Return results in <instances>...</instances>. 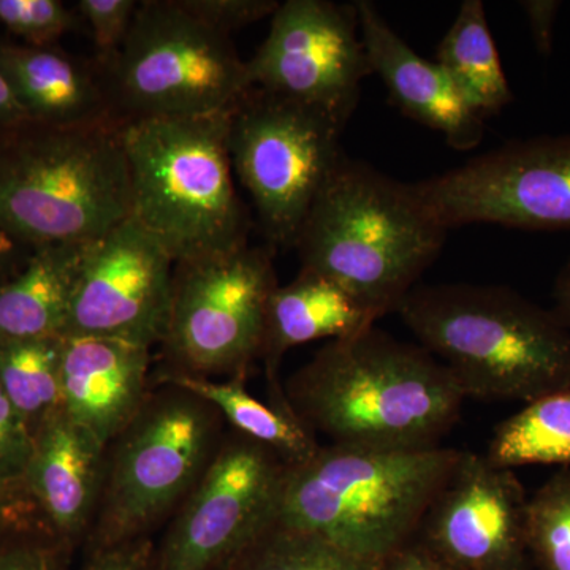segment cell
Returning a JSON list of instances; mask_svg holds the SVG:
<instances>
[{
	"label": "cell",
	"mask_w": 570,
	"mask_h": 570,
	"mask_svg": "<svg viewBox=\"0 0 570 570\" xmlns=\"http://www.w3.org/2000/svg\"><path fill=\"white\" fill-rule=\"evenodd\" d=\"M284 393L316 436L379 450L441 448L466 400L436 356L376 325L328 341L285 381Z\"/></svg>",
	"instance_id": "1"
},
{
	"label": "cell",
	"mask_w": 570,
	"mask_h": 570,
	"mask_svg": "<svg viewBox=\"0 0 570 570\" xmlns=\"http://www.w3.org/2000/svg\"><path fill=\"white\" fill-rule=\"evenodd\" d=\"M464 396L531 403L570 390V332L505 285H417L396 311Z\"/></svg>",
	"instance_id": "2"
},
{
	"label": "cell",
	"mask_w": 570,
	"mask_h": 570,
	"mask_svg": "<svg viewBox=\"0 0 570 570\" xmlns=\"http://www.w3.org/2000/svg\"><path fill=\"white\" fill-rule=\"evenodd\" d=\"M448 232L420 208L407 183L346 156L294 247L302 269L332 279L377 322L417 287Z\"/></svg>",
	"instance_id": "3"
},
{
	"label": "cell",
	"mask_w": 570,
	"mask_h": 570,
	"mask_svg": "<svg viewBox=\"0 0 570 570\" xmlns=\"http://www.w3.org/2000/svg\"><path fill=\"white\" fill-rule=\"evenodd\" d=\"M122 126L0 129V232L22 246L89 243L129 219Z\"/></svg>",
	"instance_id": "4"
},
{
	"label": "cell",
	"mask_w": 570,
	"mask_h": 570,
	"mask_svg": "<svg viewBox=\"0 0 570 570\" xmlns=\"http://www.w3.org/2000/svg\"><path fill=\"white\" fill-rule=\"evenodd\" d=\"M461 450L322 445L288 466L276 519L382 566L414 542Z\"/></svg>",
	"instance_id": "5"
},
{
	"label": "cell",
	"mask_w": 570,
	"mask_h": 570,
	"mask_svg": "<svg viewBox=\"0 0 570 570\" xmlns=\"http://www.w3.org/2000/svg\"><path fill=\"white\" fill-rule=\"evenodd\" d=\"M232 110L124 122L132 217L175 265L249 245L228 148Z\"/></svg>",
	"instance_id": "6"
},
{
	"label": "cell",
	"mask_w": 570,
	"mask_h": 570,
	"mask_svg": "<svg viewBox=\"0 0 570 570\" xmlns=\"http://www.w3.org/2000/svg\"><path fill=\"white\" fill-rule=\"evenodd\" d=\"M224 423L204 397L156 384L108 444L99 505L86 538L89 553L148 539L175 513L219 449Z\"/></svg>",
	"instance_id": "7"
},
{
	"label": "cell",
	"mask_w": 570,
	"mask_h": 570,
	"mask_svg": "<svg viewBox=\"0 0 570 570\" xmlns=\"http://www.w3.org/2000/svg\"><path fill=\"white\" fill-rule=\"evenodd\" d=\"M99 67L122 122L230 111L254 88L230 37L181 0L140 2L121 50Z\"/></svg>",
	"instance_id": "8"
},
{
	"label": "cell",
	"mask_w": 570,
	"mask_h": 570,
	"mask_svg": "<svg viewBox=\"0 0 570 570\" xmlns=\"http://www.w3.org/2000/svg\"><path fill=\"white\" fill-rule=\"evenodd\" d=\"M343 124L306 105L250 88L230 115L234 171L269 246L294 247L307 214L343 163Z\"/></svg>",
	"instance_id": "9"
},
{
	"label": "cell",
	"mask_w": 570,
	"mask_h": 570,
	"mask_svg": "<svg viewBox=\"0 0 570 570\" xmlns=\"http://www.w3.org/2000/svg\"><path fill=\"white\" fill-rule=\"evenodd\" d=\"M275 247L243 246L176 264L167 332L168 370L246 377L261 358L266 309L277 287Z\"/></svg>",
	"instance_id": "10"
},
{
	"label": "cell",
	"mask_w": 570,
	"mask_h": 570,
	"mask_svg": "<svg viewBox=\"0 0 570 570\" xmlns=\"http://www.w3.org/2000/svg\"><path fill=\"white\" fill-rule=\"evenodd\" d=\"M409 189L445 230L471 224L570 230V134L505 142Z\"/></svg>",
	"instance_id": "11"
},
{
	"label": "cell",
	"mask_w": 570,
	"mask_h": 570,
	"mask_svg": "<svg viewBox=\"0 0 570 570\" xmlns=\"http://www.w3.org/2000/svg\"><path fill=\"white\" fill-rule=\"evenodd\" d=\"M287 464L236 431H225L204 475L174 513L156 570H224L275 521Z\"/></svg>",
	"instance_id": "12"
},
{
	"label": "cell",
	"mask_w": 570,
	"mask_h": 570,
	"mask_svg": "<svg viewBox=\"0 0 570 570\" xmlns=\"http://www.w3.org/2000/svg\"><path fill=\"white\" fill-rule=\"evenodd\" d=\"M247 61L254 88L306 105L346 126L373 75L355 3L287 0Z\"/></svg>",
	"instance_id": "13"
},
{
	"label": "cell",
	"mask_w": 570,
	"mask_h": 570,
	"mask_svg": "<svg viewBox=\"0 0 570 570\" xmlns=\"http://www.w3.org/2000/svg\"><path fill=\"white\" fill-rule=\"evenodd\" d=\"M174 272L167 250L130 216L89 247L63 336L163 343Z\"/></svg>",
	"instance_id": "14"
},
{
	"label": "cell",
	"mask_w": 570,
	"mask_h": 570,
	"mask_svg": "<svg viewBox=\"0 0 570 570\" xmlns=\"http://www.w3.org/2000/svg\"><path fill=\"white\" fill-rule=\"evenodd\" d=\"M528 499L513 469L461 450L415 540L452 570H532Z\"/></svg>",
	"instance_id": "15"
},
{
	"label": "cell",
	"mask_w": 570,
	"mask_h": 570,
	"mask_svg": "<svg viewBox=\"0 0 570 570\" xmlns=\"http://www.w3.org/2000/svg\"><path fill=\"white\" fill-rule=\"evenodd\" d=\"M360 32L371 70L397 110L436 130L450 148L471 151L485 137V121L469 110L436 61L422 58L401 39L370 0H356Z\"/></svg>",
	"instance_id": "16"
},
{
	"label": "cell",
	"mask_w": 570,
	"mask_h": 570,
	"mask_svg": "<svg viewBox=\"0 0 570 570\" xmlns=\"http://www.w3.org/2000/svg\"><path fill=\"white\" fill-rule=\"evenodd\" d=\"M151 351L112 337L63 336L62 411L110 444L151 392Z\"/></svg>",
	"instance_id": "17"
},
{
	"label": "cell",
	"mask_w": 570,
	"mask_h": 570,
	"mask_svg": "<svg viewBox=\"0 0 570 570\" xmlns=\"http://www.w3.org/2000/svg\"><path fill=\"white\" fill-rule=\"evenodd\" d=\"M108 445L61 411L36 431L28 491L52 534L73 542L88 538Z\"/></svg>",
	"instance_id": "18"
},
{
	"label": "cell",
	"mask_w": 570,
	"mask_h": 570,
	"mask_svg": "<svg viewBox=\"0 0 570 570\" xmlns=\"http://www.w3.org/2000/svg\"><path fill=\"white\" fill-rule=\"evenodd\" d=\"M0 75L29 121L59 127L122 122L97 62L56 47L0 41Z\"/></svg>",
	"instance_id": "19"
},
{
	"label": "cell",
	"mask_w": 570,
	"mask_h": 570,
	"mask_svg": "<svg viewBox=\"0 0 570 570\" xmlns=\"http://www.w3.org/2000/svg\"><path fill=\"white\" fill-rule=\"evenodd\" d=\"M374 324L365 307L328 277L299 269L292 283L277 285L266 309L261 352L269 397L284 396L279 370L291 348L318 340H343Z\"/></svg>",
	"instance_id": "20"
},
{
	"label": "cell",
	"mask_w": 570,
	"mask_h": 570,
	"mask_svg": "<svg viewBox=\"0 0 570 570\" xmlns=\"http://www.w3.org/2000/svg\"><path fill=\"white\" fill-rule=\"evenodd\" d=\"M92 243L33 247L21 272L0 283V341L63 336Z\"/></svg>",
	"instance_id": "21"
},
{
	"label": "cell",
	"mask_w": 570,
	"mask_h": 570,
	"mask_svg": "<svg viewBox=\"0 0 570 570\" xmlns=\"http://www.w3.org/2000/svg\"><path fill=\"white\" fill-rule=\"evenodd\" d=\"M246 377H212L164 371L156 384H170L204 397L236 433L276 453L287 466L313 459L322 448L316 434L299 422L288 403H264L247 392Z\"/></svg>",
	"instance_id": "22"
},
{
	"label": "cell",
	"mask_w": 570,
	"mask_h": 570,
	"mask_svg": "<svg viewBox=\"0 0 570 570\" xmlns=\"http://www.w3.org/2000/svg\"><path fill=\"white\" fill-rule=\"evenodd\" d=\"M436 62L469 110L485 121L512 104L513 92L502 69L482 0H464L444 39Z\"/></svg>",
	"instance_id": "23"
},
{
	"label": "cell",
	"mask_w": 570,
	"mask_h": 570,
	"mask_svg": "<svg viewBox=\"0 0 570 570\" xmlns=\"http://www.w3.org/2000/svg\"><path fill=\"white\" fill-rule=\"evenodd\" d=\"M487 459L494 466L530 464L570 468V390L527 403L494 428Z\"/></svg>",
	"instance_id": "24"
},
{
	"label": "cell",
	"mask_w": 570,
	"mask_h": 570,
	"mask_svg": "<svg viewBox=\"0 0 570 570\" xmlns=\"http://www.w3.org/2000/svg\"><path fill=\"white\" fill-rule=\"evenodd\" d=\"M62 337L0 341V389L33 433L62 411Z\"/></svg>",
	"instance_id": "25"
},
{
	"label": "cell",
	"mask_w": 570,
	"mask_h": 570,
	"mask_svg": "<svg viewBox=\"0 0 570 570\" xmlns=\"http://www.w3.org/2000/svg\"><path fill=\"white\" fill-rule=\"evenodd\" d=\"M311 532L275 519L224 570H381Z\"/></svg>",
	"instance_id": "26"
},
{
	"label": "cell",
	"mask_w": 570,
	"mask_h": 570,
	"mask_svg": "<svg viewBox=\"0 0 570 570\" xmlns=\"http://www.w3.org/2000/svg\"><path fill=\"white\" fill-rule=\"evenodd\" d=\"M532 570H570V468H561L528 499Z\"/></svg>",
	"instance_id": "27"
},
{
	"label": "cell",
	"mask_w": 570,
	"mask_h": 570,
	"mask_svg": "<svg viewBox=\"0 0 570 570\" xmlns=\"http://www.w3.org/2000/svg\"><path fill=\"white\" fill-rule=\"evenodd\" d=\"M80 14L59 0H0V24L31 47H55L80 28Z\"/></svg>",
	"instance_id": "28"
},
{
	"label": "cell",
	"mask_w": 570,
	"mask_h": 570,
	"mask_svg": "<svg viewBox=\"0 0 570 570\" xmlns=\"http://www.w3.org/2000/svg\"><path fill=\"white\" fill-rule=\"evenodd\" d=\"M33 448L36 433L0 389V490L31 497L28 472Z\"/></svg>",
	"instance_id": "29"
},
{
	"label": "cell",
	"mask_w": 570,
	"mask_h": 570,
	"mask_svg": "<svg viewBox=\"0 0 570 570\" xmlns=\"http://www.w3.org/2000/svg\"><path fill=\"white\" fill-rule=\"evenodd\" d=\"M140 2L137 0H80L77 11L89 26L99 66L118 55L129 36Z\"/></svg>",
	"instance_id": "30"
},
{
	"label": "cell",
	"mask_w": 570,
	"mask_h": 570,
	"mask_svg": "<svg viewBox=\"0 0 570 570\" xmlns=\"http://www.w3.org/2000/svg\"><path fill=\"white\" fill-rule=\"evenodd\" d=\"M181 3L198 20L228 37L238 29L272 18L281 6L276 0H181Z\"/></svg>",
	"instance_id": "31"
},
{
	"label": "cell",
	"mask_w": 570,
	"mask_h": 570,
	"mask_svg": "<svg viewBox=\"0 0 570 570\" xmlns=\"http://www.w3.org/2000/svg\"><path fill=\"white\" fill-rule=\"evenodd\" d=\"M82 570H156L154 546L149 539H140L91 551Z\"/></svg>",
	"instance_id": "32"
},
{
	"label": "cell",
	"mask_w": 570,
	"mask_h": 570,
	"mask_svg": "<svg viewBox=\"0 0 570 570\" xmlns=\"http://www.w3.org/2000/svg\"><path fill=\"white\" fill-rule=\"evenodd\" d=\"M520 6L530 22L535 50L549 58L553 50V28L561 2H557V0H524V2H520Z\"/></svg>",
	"instance_id": "33"
},
{
	"label": "cell",
	"mask_w": 570,
	"mask_h": 570,
	"mask_svg": "<svg viewBox=\"0 0 570 570\" xmlns=\"http://www.w3.org/2000/svg\"><path fill=\"white\" fill-rule=\"evenodd\" d=\"M0 570H62L61 554L33 543L10 547L0 551Z\"/></svg>",
	"instance_id": "34"
},
{
	"label": "cell",
	"mask_w": 570,
	"mask_h": 570,
	"mask_svg": "<svg viewBox=\"0 0 570 570\" xmlns=\"http://www.w3.org/2000/svg\"><path fill=\"white\" fill-rule=\"evenodd\" d=\"M381 570H452L444 562L438 560L419 543L417 540L396 551L393 557L382 564Z\"/></svg>",
	"instance_id": "35"
},
{
	"label": "cell",
	"mask_w": 570,
	"mask_h": 570,
	"mask_svg": "<svg viewBox=\"0 0 570 570\" xmlns=\"http://www.w3.org/2000/svg\"><path fill=\"white\" fill-rule=\"evenodd\" d=\"M37 509L31 497L24 494H11L0 490V534L13 528H21L22 521Z\"/></svg>",
	"instance_id": "36"
},
{
	"label": "cell",
	"mask_w": 570,
	"mask_h": 570,
	"mask_svg": "<svg viewBox=\"0 0 570 570\" xmlns=\"http://www.w3.org/2000/svg\"><path fill=\"white\" fill-rule=\"evenodd\" d=\"M551 311L570 332V255L554 277Z\"/></svg>",
	"instance_id": "37"
},
{
	"label": "cell",
	"mask_w": 570,
	"mask_h": 570,
	"mask_svg": "<svg viewBox=\"0 0 570 570\" xmlns=\"http://www.w3.org/2000/svg\"><path fill=\"white\" fill-rule=\"evenodd\" d=\"M29 121L28 115L22 110L21 105L14 99L10 86L0 75V129L17 126V124Z\"/></svg>",
	"instance_id": "38"
},
{
	"label": "cell",
	"mask_w": 570,
	"mask_h": 570,
	"mask_svg": "<svg viewBox=\"0 0 570 570\" xmlns=\"http://www.w3.org/2000/svg\"><path fill=\"white\" fill-rule=\"evenodd\" d=\"M21 246L20 243L0 232V273L6 272L13 264L18 247Z\"/></svg>",
	"instance_id": "39"
}]
</instances>
